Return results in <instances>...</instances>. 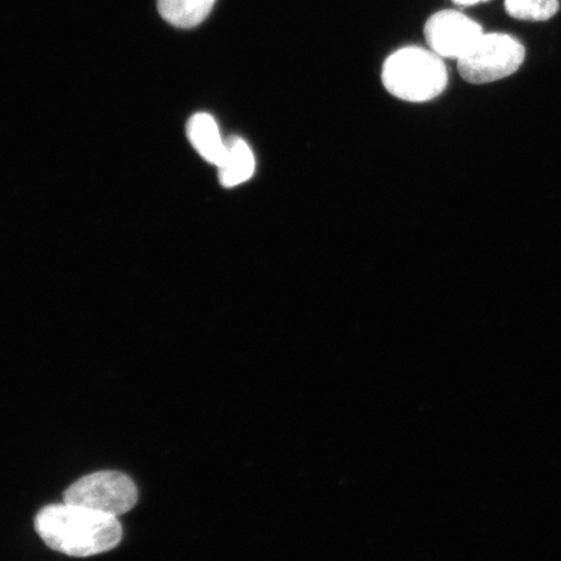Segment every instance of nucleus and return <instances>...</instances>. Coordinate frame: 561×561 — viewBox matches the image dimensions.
Listing matches in <instances>:
<instances>
[{
	"mask_svg": "<svg viewBox=\"0 0 561 561\" xmlns=\"http://www.w3.org/2000/svg\"><path fill=\"white\" fill-rule=\"evenodd\" d=\"M34 525L50 549L76 558L107 552L123 538L117 517L68 503L41 510Z\"/></svg>",
	"mask_w": 561,
	"mask_h": 561,
	"instance_id": "f257e3e1",
	"label": "nucleus"
},
{
	"mask_svg": "<svg viewBox=\"0 0 561 561\" xmlns=\"http://www.w3.org/2000/svg\"><path fill=\"white\" fill-rule=\"evenodd\" d=\"M382 83L398 100L424 103L436 100L448 83L444 58L430 48L409 46L392 53L382 67Z\"/></svg>",
	"mask_w": 561,
	"mask_h": 561,
	"instance_id": "f03ea898",
	"label": "nucleus"
},
{
	"mask_svg": "<svg viewBox=\"0 0 561 561\" xmlns=\"http://www.w3.org/2000/svg\"><path fill=\"white\" fill-rule=\"evenodd\" d=\"M525 48L508 34H482L477 44L458 60L467 82L482 85L506 79L523 66Z\"/></svg>",
	"mask_w": 561,
	"mask_h": 561,
	"instance_id": "7ed1b4c3",
	"label": "nucleus"
},
{
	"mask_svg": "<svg viewBox=\"0 0 561 561\" xmlns=\"http://www.w3.org/2000/svg\"><path fill=\"white\" fill-rule=\"evenodd\" d=\"M138 490L130 477L115 471L82 477L65 493V503L108 516H122L136 506Z\"/></svg>",
	"mask_w": 561,
	"mask_h": 561,
	"instance_id": "20e7f679",
	"label": "nucleus"
},
{
	"mask_svg": "<svg viewBox=\"0 0 561 561\" xmlns=\"http://www.w3.org/2000/svg\"><path fill=\"white\" fill-rule=\"evenodd\" d=\"M482 34V26L479 23L454 10L434 13L424 27L425 39L431 50L444 59L459 60L471 50Z\"/></svg>",
	"mask_w": 561,
	"mask_h": 561,
	"instance_id": "39448f33",
	"label": "nucleus"
},
{
	"mask_svg": "<svg viewBox=\"0 0 561 561\" xmlns=\"http://www.w3.org/2000/svg\"><path fill=\"white\" fill-rule=\"evenodd\" d=\"M217 168H219L222 186L242 185L254 175L256 168L254 152L242 138H230L227 140L226 153Z\"/></svg>",
	"mask_w": 561,
	"mask_h": 561,
	"instance_id": "423d86ee",
	"label": "nucleus"
},
{
	"mask_svg": "<svg viewBox=\"0 0 561 561\" xmlns=\"http://www.w3.org/2000/svg\"><path fill=\"white\" fill-rule=\"evenodd\" d=\"M187 136L194 149L208 163L219 165L227 149V140L220 135L219 125L209 114H195L187 124Z\"/></svg>",
	"mask_w": 561,
	"mask_h": 561,
	"instance_id": "0eeeda50",
	"label": "nucleus"
},
{
	"mask_svg": "<svg viewBox=\"0 0 561 561\" xmlns=\"http://www.w3.org/2000/svg\"><path fill=\"white\" fill-rule=\"evenodd\" d=\"M216 0H158L160 15L168 23L187 30L199 25L213 11Z\"/></svg>",
	"mask_w": 561,
	"mask_h": 561,
	"instance_id": "6e6552de",
	"label": "nucleus"
},
{
	"mask_svg": "<svg viewBox=\"0 0 561 561\" xmlns=\"http://www.w3.org/2000/svg\"><path fill=\"white\" fill-rule=\"evenodd\" d=\"M504 7L511 18L546 21L557 15L559 0H504Z\"/></svg>",
	"mask_w": 561,
	"mask_h": 561,
	"instance_id": "1a4fd4ad",
	"label": "nucleus"
},
{
	"mask_svg": "<svg viewBox=\"0 0 561 561\" xmlns=\"http://www.w3.org/2000/svg\"><path fill=\"white\" fill-rule=\"evenodd\" d=\"M455 4L461 5V7H469V5H476L483 2H489V0H453Z\"/></svg>",
	"mask_w": 561,
	"mask_h": 561,
	"instance_id": "9d476101",
	"label": "nucleus"
}]
</instances>
